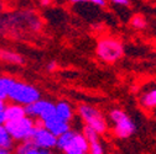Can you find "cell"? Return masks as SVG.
I'll return each instance as SVG.
<instances>
[{
  "label": "cell",
  "mask_w": 156,
  "mask_h": 154,
  "mask_svg": "<svg viewBox=\"0 0 156 154\" xmlns=\"http://www.w3.org/2000/svg\"><path fill=\"white\" fill-rule=\"evenodd\" d=\"M8 99L12 102H17L26 106L38 99H41V94L38 91V89L35 88L34 85L15 80L8 92Z\"/></svg>",
  "instance_id": "6da1fadb"
},
{
  "label": "cell",
  "mask_w": 156,
  "mask_h": 154,
  "mask_svg": "<svg viewBox=\"0 0 156 154\" xmlns=\"http://www.w3.org/2000/svg\"><path fill=\"white\" fill-rule=\"evenodd\" d=\"M4 126L6 127V129L10 133V136L12 137V139L17 141V142L32 138L34 132L36 129L35 119L27 116V115L23 119H19L15 121H8L4 123Z\"/></svg>",
  "instance_id": "7a4b0ae2"
},
{
  "label": "cell",
  "mask_w": 156,
  "mask_h": 154,
  "mask_svg": "<svg viewBox=\"0 0 156 154\" xmlns=\"http://www.w3.org/2000/svg\"><path fill=\"white\" fill-rule=\"evenodd\" d=\"M97 55L107 63H115L122 58L124 53V47L120 41L116 38H102V40L97 43Z\"/></svg>",
  "instance_id": "3957f363"
},
{
  "label": "cell",
  "mask_w": 156,
  "mask_h": 154,
  "mask_svg": "<svg viewBox=\"0 0 156 154\" xmlns=\"http://www.w3.org/2000/svg\"><path fill=\"white\" fill-rule=\"evenodd\" d=\"M109 119L113 123V132L118 138L124 139L129 138L131 134L135 132V125L130 120L128 115L122 111L115 109L109 113Z\"/></svg>",
  "instance_id": "277c9868"
},
{
  "label": "cell",
  "mask_w": 156,
  "mask_h": 154,
  "mask_svg": "<svg viewBox=\"0 0 156 154\" xmlns=\"http://www.w3.org/2000/svg\"><path fill=\"white\" fill-rule=\"evenodd\" d=\"M78 115H80V117L84 121L86 125L92 127L99 134H103L107 131V128H108L107 121H105L104 116L101 113V111L97 110L95 107H93L90 105H81L78 107Z\"/></svg>",
  "instance_id": "5b68a950"
},
{
  "label": "cell",
  "mask_w": 156,
  "mask_h": 154,
  "mask_svg": "<svg viewBox=\"0 0 156 154\" xmlns=\"http://www.w3.org/2000/svg\"><path fill=\"white\" fill-rule=\"evenodd\" d=\"M32 139L38 147H41L44 149H48V150L56 148V144H57V136H55L51 131H48L44 126L36 127Z\"/></svg>",
  "instance_id": "8992f818"
},
{
  "label": "cell",
  "mask_w": 156,
  "mask_h": 154,
  "mask_svg": "<svg viewBox=\"0 0 156 154\" xmlns=\"http://www.w3.org/2000/svg\"><path fill=\"white\" fill-rule=\"evenodd\" d=\"M89 152V143L83 133H74L69 144L65 148L66 154H86Z\"/></svg>",
  "instance_id": "52a82bcc"
},
{
  "label": "cell",
  "mask_w": 156,
  "mask_h": 154,
  "mask_svg": "<svg viewBox=\"0 0 156 154\" xmlns=\"http://www.w3.org/2000/svg\"><path fill=\"white\" fill-rule=\"evenodd\" d=\"M42 122H44V127H46L48 131H51L57 137L71 129L69 122L63 120V119H61L60 116H57V113L53 117H51V119H48L46 121H42Z\"/></svg>",
  "instance_id": "ba28073f"
},
{
  "label": "cell",
  "mask_w": 156,
  "mask_h": 154,
  "mask_svg": "<svg viewBox=\"0 0 156 154\" xmlns=\"http://www.w3.org/2000/svg\"><path fill=\"white\" fill-rule=\"evenodd\" d=\"M83 134L87 138L88 143H89V153L92 154H102L104 152L103 146L101 143L99 139V133L94 131L92 127H89L88 125H86L83 127Z\"/></svg>",
  "instance_id": "9c48e42d"
},
{
  "label": "cell",
  "mask_w": 156,
  "mask_h": 154,
  "mask_svg": "<svg viewBox=\"0 0 156 154\" xmlns=\"http://www.w3.org/2000/svg\"><path fill=\"white\" fill-rule=\"evenodd\" d=\"M15 152L19 154H50L51 153V150L48 149H44L41 147H38L32 138L21 141V143L16 147Z\"/></svg>",
  "instance_id": "30bf717a"
},
{
  "label": "cell",
  "mask_w": 156,
  "mask_h": 154,
  "mask_svg": "<svg viewBox=\"0 0 156 154\" xmlns=\"http://www.w3.org/2000/svg\"><path fill=\"white\" fill-rule=\"evenodd\" d=\"M4 116H5V122L8 121H15L19 119H23L26 116L25 106L17 102H12L5 106L4 109Z\"/></svg>",
  "instance_id": "8fae6325"
},
{
  "label": "cell",
  "mask_w": 156,
  "mask_h": 154,
  "mask_svg": "<svg viewBox=\"0 0 156 154\" xmlns=\"http://www.w3.org/2000/svg\"><path fill=\"white\" fill-rule=\"evenodd\" d=\"M47 104H48V101L38 99V100H36V101L26 105L25 106L26 115H27V116H30V117H32V119H40L41 113L45 110V107L47 106Z\"/></svg>",
  "instance_id": "7c38bea8"
},
{
  "label": "cell",
  "mask_w": 156,
  "mask_h": 154,
  "mask_svg": "<svg viewBox=\"0 0 156 154\" xmlns=\"http://www.w3.org/2000/svg\"><path fill=\"white\" fill-rule=\"evenodd\" d=\"M56 113H57V116H60L61 119L68 122H71L73 119V109L66 101H60L56 105Z\"/></svg>",
  "instance_id": "4fadbf2b"
},
{
  "label": "cell",
  "mask_w": 156,
  "mask_h": 154,
  "mask_svg": "<svg viewBox=\"0 0 156 154\" xmlns=\"http://www.w3.org/2000/svg\"><path fill=\"white\" fill-rule=\"evenodd\" d=\"M0 61H3L9 64H23L24 58L15 52L6 51V49H0Z\"/></svg>",
  "instance_id": "5bb4252c"
},
{
  "label": "cell",
  "mask_w": 156,
  "mask_h": 154,
  "mask_svg": "<svg viewBox=\"0 0 156 154\" xmlns=\"http://www.w3.org/2000/svg\"><path fill=\"white\" fill-rule=\"evenodd\" d=\"M0 147L9 150H11V148L14 147V139L4 125H0Z\"/></svg>",
  "instance_id": "9a60e30c"
},
{
  "label": "cell",
  "mask_w": 156,
  "mask_h": 154,
  "mask_svg": "<svg viewBox=\"0 0 156 154\" xmlns=\"http://www.w3.org/2000/svg\"><path fill=\"white\" fill-rule=\"evenodd\" d=\"M141 105L146 109H154L156 107V88L145 92L141 96Z\"/></svg>",
  "instance_id": "2e32d148"
},
{
  "label": "cell",
  "mask_w": 156,
  "mask_h": 154,
  "mask_svg": "<svg viewBox=\"0 0 156 154\" xmlns=\"http://www.w3.org/2000/svg\"><path fill=\"white\" fill-rule=\"evenodd\" d=\"M74 133L76 132H73V131H67V132H65V133H62L61 136H58L57 137V144H56V148L58 149V150H65V148L69 144V142L72 141V138H73V136H74Z\"/></svg>",
  "instance_id": "e0dca14e"
},
{
  "label": "cell",
  "mask_w": 156,
  "mask_h": 154,
  "mask_svg": "<svg viewBox=\"0 0 156 154\" xmlns=\"http://www.w3.org/2000/svg\"><path fill=\"white\" fill-rule=\"evenodd\" d=\"M14 82L15 79H12L11 76H0V96L4 100L8 99V92Z\"/></svg>",
  "instance_id": "ac0fdd59"
},
{
  "label": "cell",
  "mask_w": 156,
  "mask_h": 154,
  "mask_svg": "<svg viewBox=\"0 0 156 154\" xmlns=\"http://www.w3.org/2000/svg\"><path fill=\"white\" fill-rule=\"evenodd\" d=\"M131 25H133V27L138 28V30H143V28L146 27V20L143 16L136 15V16H134L131 18Z\"/></svg>",
  "instance_id": "d6986e66"
},
{
  "label": "cell",
  "mask_w": 156,
  "mask_h": 154,
  "mask_svg": "<svg viewBox=\"0 0 156 154\" xmlns=\"http://www.w3.org/2000/svg\"><path fill=\"white\" fill-rule=\"evenodd\" d=\"M72 3H83V4H92L97 6H104L105 0H71Z\"/></svg>",
  "instance_id": "ffe728a7"
},
{
  "label": "cell",
  "mask_w": 156,
  "mask_h": 154,
  "mask_svg": "<svg viewBox=\"0 0 156 154\" xmlns=\"http://www.w3.org/2000/svg\"><path fill=\"white\" fill-rule=\"evenodd\" d=\"M112 3L115 5H120V6H128L129 0H112Z\"/></svg>",
  "instance_id": "44dd1931"
},
{
  "label": "cell",
  "mask_w": 156,
  "mask_h": 154,
  "mask_svg": "<svg viewBox=\"0 0 156 154\" xmlns=\"http://www.w3.org/2000/svg\"><path fill=\"white\" fill-rule=\"evenodd\" d=\"M56 68H57V63H56V62H51V63L47 64V69H48L50 72H53Z\"/></svg>",
  "instance_id": "7402d4cb"
},
{
  "label": "cell",
  "mask_w": 156,
  "mask_h": 154,
  "mask_svg": "<svg viewBox=\"0 0 156 154\" xmlns=\"http://www.w3.org/2000/svg\"><path fill=\"white\" fill-rule=\"evenodd\" d=\"M5 106H6V102H5V100L0 99V112H2V111H4Z\"/></svg>",
  "instance_id": "603a6c76"
},
{
  "label": "cell",
  "mask_w": 156,
  "mask_h": 154,
  "mask_svg": "<svg viewBox=\"0 0 156 154\" xmlns=\"http://www.w3.org/2000/svg\"><path fill=\"white\" fill-rule=\"evenodd\" d=\"M5 123V116H4V111L0 112V125H4Z\"/></svg>",
  "instance_id": "cb8c5ba5"
},
{
  "label": "cell",
  "mask_w": 156,
  "mask_h": 154,
  "mask_svg": "<svg viewBox=\"0 0 156 154\" xmlns=\"http://www.w3.org/2000/svg\"><path fill=\"white\" fill-rule=\"evenodd\" d=\"M51 2H52V0H40L41 5H44V6H47V5H50V4H51Z\"/></svg>",
  "instance_id": "d4e9b609"
},
{
  "label": "cell",
  "mask_w": 156,
  "mask_h": 154,
  "mask_svg": "<svg viewBox=\"0 0 156 154\" xmlns=\"http://www.w3.org/2000/svg\"><path fill=\"white\" fill-rule=\"evenodd\" d=\"M11 150H9V149H6V148H3V147H0V154H8V153H10Z\"/></svg>",
  "instance_id": "484cf974"
},
{
  "label": "cell",
  "mask_w": 156,
  "mask_h": 154,
  "mask_svg": "<svg viewBox=\"0 0 156 154\" xmlns=\"http://www.w3.org/2000/svg\"><path fill=\"white\" fill-rule=\"evenodd\" d=\"M0 99H3V98H2V96H0ZM3 100H4V99H3Z\"/></svg>",
  "instance_id": "4316f807"
}]
</instances>
